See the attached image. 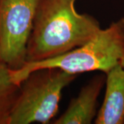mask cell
Segmentation results:
<instances>
[{"mask_svg":"<svg viewBox=\"0 0 124 124\" xmlns=\"http://www.w3.org/2000/svg\"><path fill=\"white\" fill-rule=\"evenodd\" d=\"M75 1L40 0L27 46L26 63L66 53L88 42L101 29L94 17L77 11Z\"/></svg>","mask_w":124,"mask_h":124,"instance_id":"cell-1","label":"cell"},{"mask_svg":"<svg viewBox=\"0 0 124 124\" xmlns=\"http://www.w3.org/2000/svg\"><path fill=\"white\" fill-rule=\"evenodd\" d=\"M124 58V18H121L79 47L56 57L26 63L19 70H11V76L20 85L31 72L41 68H57L74 75L92 71L106 74Z\"/></svg>","mask_w":124,"mask_h":124,"instance_id":"cell-2","label":"cell"},{"mask_svg":"<svg viewBox=\"0 0 124 124\" xmlns=\"http://www.w3.org/2000/svg\"><path fill=\"white\" fill-rule=\"evenodd\" d=\"M77 75L57 68L31 72L19 85L8 124H46L56 116L62 91Z\"/></svg>","mask_w":124,"mask_h":124,"instance_id":"cell-3","label":"cell"},{"mask_svg":"<svg viewBox=\"0 0 124 124\" xmlns=\"http://www.w3.org/2000/svg\"><path fill=\"white\" fill-rule=\"evenodd\" d=\"M40 0H0V61L16 70L26 63L27 46Z\"/></svg>","mask_w":124,"mask_h":124,"instance_id":"cell-4","label":"cell"},{"mask_svg":"<svg viewBox=\"0 0 124 124\" xmlns=\"http://www.w3.org/2000/svg\"><path fill=\"white\" fill-rule=\"evenodd\" d=\"M106 83V77L97 75L81 89L65 112L54 120V124H90L97 116V98Z\"/></svg>","mask_w":124,"mask_h":124,"instance_id":"cell-5","label":"cell"},{"mask_svg":"<svg viewBox=\"0 0 124 124\" xmlns=\"http://www.w3.org/2000/svg\"><path fill=\"white\" fill-rule=\"evenodd\" d=\"M106 94L94 124H124V68L121 64L106 73Z\"/></svg>","mask_w":124,"mask_h":124,"instance_id":"cell-6","label":"cell"},{"mask_svg":"<svg viewBox=\"0 0 124 124\" xmlns=\"http://www.w3.org/2000/svg\"><path fill=\"white\" fill-rule=\"evenodd\" d=\"M19 85L12 79L11 69L0 61V124H8L10 112L19 91Z\"/></svg>","mask_w":124,"mask_h":124,"instance_id":"cell-7","label":"cell"},{"mask_svg":"<svg viewBox=\"0 0 124 124\" xmlns=\"http://www.w3.org/2000/svg\"><path fill=\"white\" fill-rule=\"evenodd\" d=\"M121 65L123 66V68H124V59L122 60V62H121Z\"/></svg>","mask_w":124,"mask_h":124,"instance_id":"cell-8","label":"cell"}]
</instances>
